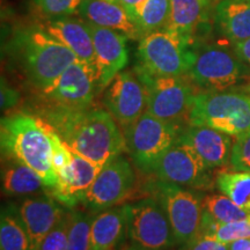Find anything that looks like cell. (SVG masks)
<instances>
[{
  "label": "cell",
  "mask_w": 250,
  "mask_h": 250,
  "mask_svg": "<svg viewBox=\"0 0 250 250\" xmlns=\"http://www.w3.org/2000/svg\"><path fill=\"white\" fill-rule=\"evenodd\" d=\"M48 121L72 151L102 167L126 151L116 120L103 109H56L48 114Z\"/></svg>",
  "instance_id": "obj_1"
},
{
  "label": "cell",
  "mask_w": 250,
  "mask_h": 250,
  "mask_svg": "<svg viewBox=\"0 0 250 250\" xmlns=\"http://www.w3.org/2000/svg\"><path fill=\"white\" fill-rule=\"evenodd\" d=\"M52 133L54 129L48 123L30 115L19 114L1 120L2 155L29 166L50 190L55 189L58 183L52 165Z\"/></svg>",
  "instance_id": "obj_2"
},
{
  "label": "cell",
  "mask_w": 250,
  "mask_h": 250,
  "mask_svg": "<svg viewBox=\"0 0 250 250\" xmlns=\"http://www.w3.org/2000/svg\"><path fill=\"white\" fill-rule=\"evenodd\" d=\"M13 46L24 76L41 92L78 61L70 49L41 27L20 31Z\"/></svg>",
  "instance_id": "obj_3"
},
{
  "label": "cell",
  "mask_w": 250,
  "mask_h": 250,
  "mask_svg": "<svg viewBox=\"0 0 250 250\" xmlns=\"http://www.w3.org/2000/svg\"><path fill=\"white\" fill-rule=\"evenodd\" d=\"M188 123L239 138L250 132V95L225 90L197 93Z\"/></svg>",
  "instance_id": "obj_4"
},
{
  "label": "cell",
  "mask_w": 250,
  "mask_h": 250,
  "mask_svg": "<svg viewBox=\"0 0 250 250\" xmlns=\"http://www.w3.org/2000/svg\"><path fill=\"white\" fill-rule=\"evenodd\" d=\"M250 73L232 48L203 44L192 48L189 76L192 83L208 92H224L239 85Z\"/></svg>",
  "instance_id": "obj_5"
},
{
  "label": "cell",
  "mask_w": 250,
  "mask_h": 250,
  "mask_svg": "<svg viewBox=\"0 0 250 250\" xmlns=\"http://www.w3.org/2000/svg\"><path fill=\"white\" fill-rule=\"evenodd\" d=\"M142 80L147 92V109L149 114L168 123L180 125L189 122L193 101L197 93L191 83L183 77H161L148 73L136 66L133 70Z\"/></svg>",
  "instance_id": "obj_6"
},
{
  "label": "cell",
  "mask_w": 250,
  "mask_h": 250,
  "mask_svg": "<svg viewBox=\"0 0 250 250\" xmlns=\"http://www.w3.org/2000/svg\"><path fill=\"white\" fill-rule=\"evenodd\" d=\"M182 129L145 111L124 129L126 152L140 169L151 171L155 161L179 142Z\"/></svg>",
  "instance_id": "obj_7"
},
{
  "label": "cell",
  "mask_w": 250,
  "mask_h": 250,
  "mask_svg": "<svg viewBox=\"0 0 250 250\" xmlns=\"http://www.w3.org/2000/svg\"><path fill=\"white\" fill-rule=\"evenodd\" d=\"M127 205V237L136 250H168L177 245L169 219L155 197Z\"/></svg>",
  "instance_id": "obj_8"
},
{
  "label": "cell",
  "mask_w": 250,
  "mask_h": 250,
  "mask_svg": "<svg viewBox=\"0 0 250 250\" xmlns=\"http://www.w3.org/2000/svg\"><path fill=\"white\" fill-rule=\"evenodd\" d=\"M137 52L139 66L154 76H187L191 65V46L167 29L144 36Z\"/></svg>",
  "instance_id": "obj_9"
},
{
  "label": "cell",
  "mask_w": 250,
  "mask_h": 250,
  "mask_svg": "<svg viewBox=\"0 0 250 250\" xmlns=\"http://www.w3.org/2000/svg\"><path fill=\"white\" fill-rule=\"evenodd\" d=\"M155 198L160 202L169 219L177 245H189L199 235L203 205L196 193L181 186L159 180L152 186Z\"/></svg>",
  "instance_id": "obj_10"
},
{
  "label": "cell",
  "mask_w": 250,
  "mask_h": 250,
  "mask_svg": "<svg viewBox=\"0 0 250 250\" xmlns=\"http://www.w3.org/2000/svg\"><path fill=\"white\" fill-rule=\"evenodd\" d=\"M136 175L130 161L123 155L105 164L100 170L83 202L93 213L120 205L132 191Z\"/></svg>",
  "instance_id": "obj_11"
},
{
  "label": "cell",
  "mask_w": 250,
  "mask_h": 250,
  "mask_svg": "<svg viewBox=\"0 0 250 250\" xmlns=\"http://www.w3.org/2000/svg\"><path fill=\"white\" fill-rule=\"evenodd\" d=\"M151 171L159 180L181 187L211 186L208 168L189 145L181 142L168 148L155 161Z\"/></svg>",
  "instance_id": "obj_12"
},
{
  "label": "cell",
  "mask_w": 250,
  "mask_h": 250,
  "mask_svg": "<svg viewBox=\"0 0 250 250\" xmlns=\"http://www.w3.org/2000/svg\"><path fill=\"white\" fill-rule=\"evenodd\" d=\"M96 86V72L77 61L42 93L57 105V109L83 110L92 104Z\"/></svg>",
  "instance_id": "obj_13"
},
{
  "label": "cell",
  "mask_w": 250,
  "mask_h": 250,
  "mask_svg": "<svg viewBox=\"0 0 250 250\" xmlns=\"http://www.w3.org/2000/svg\"><path fill=\"white\" fill-rule=\"evenodd\" d=\"M103 102L123 129L147 109V92L136 72L122 71L107 86Z\"/></svg>",
  "instance_id": "obj_14"
},
{
  "label": "cell",
  "mask_w": 250,
  "mask_h": 250,
  "mask_svg": "<svg viewBox=\"0 0 250 250\" xmlns=\"http://www.w3.org/2000/svg\"><path fill=\"white\" fill-rule=\"evenodd\" d=\"M86 21V20H85ZM93 37L96 59L98 87L107 88L112 79L123 71L129 62L127 37L110 28L86 21Z\"/></svg>",
  "instance_id": "obj_15"
},
{
  "label": "cell",
  "mask_w": 250,
  "mask_h": 250,
  "mask_svg": "<svg viewBox=\"0 0 250 250\" xmlns=\"http://www.w3.org/2000/svg\"><path fill=\"white\" fill-rule=\"evenodd\" d=\"M101 168L102 166L72 151L70 162L57 173L58 183L51 190L52 195L64 205L73 208L83 202V196L92 187Z\"/></svg>",
  "instance_id": "obj_16"
},
{
  "label": "cell",
  "mask_w": 250,
  "mask_h": 250,
  "mask_svg": "<svg viewBox=\"0 0 250 250\" xmlns=\"http://www.w3.org/2000/svg\"><path fill=\"white\" fill-rule=\"evenodd\" d=\"M179 142L189 145L208 169L221 167L230 161L233 137L221 131L189 124L181 131Z\"/></svg>",
  "instance_id": "obj_17"
},
{
  "label": "cell",
  "mask_w": 250,
  "mask_h": 250,
  "mask_svg": "<svg viewBox=\"0 0 250 250\" xmlns=\"http://www.w3.org/2000/svg\"><path fill=\"white\" fill-rule=\"evenodd\" d=\"M41 28L70 49L76 55L78 61L96 72L93 37L85 20L57 17L51 20H46L44 23L41 24Z\"/></svg>",
  "instance_id": "obj_18"
},
{
  "label": "cell",
  "mask_w": 250,
  "mask_h": 250,
  "mask_svg": "<svg viewBox=\"0 0 250 250\" xmlns=\"http://www.w3.org/2000/svg\"><path fill=\"white\" fill-rule=\"evenodd\" d=\"M19 210L26 225L34 250L40 249L43 239L66 213L54 199L43 195L30 196L23 199Z\"/></svg>",
  "instance_id": "obj_19"
},
{
  "label": "cell",
  "mask_w": 250,
  "mask_h": 250,
  "mask_svg": "<svg viewBox=\"0 0 250 250\" xmlns=\"http://www.w3.org/2000/svg\"><path fill=\"white\" fill-rule=\"evenodd\" d=\"M86 21L110 28L131 40H142L143 31L121 5L111 0H83L78 9Z\"/></svg>",
  "instance_id": "obj_20"
},
{
  "label": "cell",
  "mask_w": 250,
  "mask_h": 250,
  "mask_svg": "<svg viewBox=\"0 0 250 250\" xmlns=\"http://www.w3.org/2000/svg\"><path fill=\"white\" fill-rule=\"evenodd\" d=\"M208 18V0H170V15L166 29L191 48L196 35Z\"/></svg>",
  "instance_id": "obj_21"
},
{
  "label": "cell",
  "mask_w": 250,
  "mask_h": 250,
  "mask_svg": "<svg viewBox=\"0 0 250 250\" xmlns=\"http://www.w3.org/2000/svg\"><path fill=\"white\" fill-rule=\"evenodd\" d=\"M127 234V205L114 206L96 214L92 225L90 250H115Z\"/></svg>",
  "instance_id": "obj_22"
},
{
  "label": "cell",
  "mask_w": 250,
  "mask_h": 250,
  "mask_svg": "<svg viewBox=\"0 0 250 250\" xmlns=\"http://www.w3.org/2000/svg\"><path fill=\"white\" fill-rule=\"evenodd\" d=\"M215 29L236 43L250 37V0H220L213 13Z\"/></svg>",
  "instance_id": "obj_23"
},
{
  "label": "cell",
  "mask_w": 250,
  "mask_h": 250,
  "mask_svg": "<svg viewBox=\"0 0 250 250\" xmlns=\"http://www.w3.org/2000/svg\"><path fill=\"white\" fill-rule=\"evenodd\" d=\"M1 170L2 191L12 196H31L46 186L35 170L17 159L7 158Z\"/></svg>",
  "instance_id": "obj_24"
},
{
  "label": "cell",
  "mask_w": 250,
  "mask_h": 250,
  "mask_svg": "<svg viewBox=\"0 0 250 250\" xmlns=\"http://www.w3.org/2000/svg\"><path fill=\"white\" fill-rule=\"evenodd\" d=\"M0 250H34L20 210L14 204H7L1 208Z\"/></svg>",
  "instance_id": "obj_25"
},
{
  "label": "cell",
  "mask_w": 250,
  "mask_h": 250,
  "mask_svg": "<svg viewBox=\"0 0 250 250\" xmlns=\"http://www.w3.org/2000/svg\"><path fill=\"white\" fill-rule=\"evenodd\" d=\"M215 184L223 195L250 212V171L223 170L218 173Z\"/></svg>",
  "instance_id": "obj_26"
},
{
  "label": "cell",
  "mask_w": 250,
  "mask_h": 250,
  "mask_svg": "<svg viewBox=\"0 0 250 250\" xmlns=\"http://www.w3.org/2000/svg\"><path fill=\"white\" fill-rule=\"evenodd\" d=\"M199 235L212 236L224 243L250 237V217L234 223L221 224L214 220L210 214L203 211L202 226Z\"/></svg>",
  "instance_id": "obj_27"
},
{
  "label": "cell",
  "mask_w": 250,
  "mask_h": 250,
  "mask_svg": "<svg viewBox=\"0 0 250 250\" xmlns=\"http://www.w3.org/2000/svg\"><path fill=\"white\" fill-rule=\"evenodd\" d=\"M170 15V0H146L134 15L144 36L167 27Z\"/></svg>",
  "instance_id": "obj_28"
},
{
  "label": "cell",
  "mask_w": 250,
  "mask_h": 250,
  "mask_svg": "<svg viewBox=\"0 0 250 250\" xmlns=\"http://www.w3.org/2000/svg\"><path fill=\"white\" fill-rule=\"evenodd\" d=\"M203 211L221 224L234 223L250 217V212L243 210L225 195L206 196L202 202Z\"/></svg>",
  "instance_id": "obj_29"
},
{
  "label": "cell",
  "mask_w": 250,
  "mask_h": 250,
  "mask_svg": "<svg viewBox=\"0 0 250 250\" xmlns=\"http://www.w3.org/2000/svg\"><path fill=\"white\" fill-rule=\"evenodd\" d=\"M95 215L93 212H70L67 250H90V234Z\"/></svg>",
  "instance_id": "obj_30"
},
{
  "label": "cell",
  "mask_w": 250,
  "mask_h": 250,
  "mask_svg": "<svg viewBox=\"0 0 250 250\" xmlns=\"http://www.w3.org/2000/svg\"><path fill=\"white\" fill-rule=\"evenodd\" d=\"M43 14L51 18L68 17L76 13L83 0H33Z\"/></svg>",
  "instance_id": "obj_31"
},
{
  "label": "cell",
  "mask_w": 250,
  "mask_h": 250,
  "mask_svg": "<svg viewBox=\"0 0 250 250\" xmlns=\"http://www.w3.org/2000/svg\"><path fill=\"white\" fill-rule=\"evenodd\" d=\"M70 213H65L57 225L48 233L39 250H67V233Z\"/></svg>",
  "instance_id": "obj_32"
},
{
  "label": "cell",
  "mask_w": 250,
  "mask_h": 250,
  "mask_svg": "<svg viewBox=\"0 0 250 250\" xmlns=\"http://www.w3.org/2000/svg\"><path fill=\"white\" fill-rule=\"evenodd\" d=\"M235 139L230 154V167L234 170L250 171V132Z\"/></svg>",
  "instance_id": "obj_33"
},
{
  "label": "cell",
  "mask_w": 250,
  "mask_h": 250,
  "mask_svg": "<svg viewBox=\"0 0 250 250\" xmlns=\"http://www.w3.org/2000/svg\"><path fill=\"white\" fill-rule=\"evenodd\" d=\"M188 250H229V246L212 236L198 235L188 245Z\"/></svg>",
  "instance_id": "obj_34"
},
{
  "label": "cell",
  "mask_w": 250,
  "mask_h": 250,
  "mask_svg": "<svg viewBox=\"0 0 250 250\" xmlns=\"http://www.w3.org/2000/svg\"><path fill=\"white\" fill-rule=\"evenodd\" d=\"M19 101V93L12 88L7 83L1 79V110H8L13 108Z\"/></svg>",
  "instance_id": "obj_35"
},
{
  "label": "cell",
  "mask_w": 250,
  "mask_h": 250,
  "mask_svg": "<svg viewBox=\"0 0 250 250\" xmlns=\"http://www.w3.org/2000/svg\"><path fill=\"white\" fill-rule=\"evenodd\" d=\"M232 46L239 58L245 62L250 71V37L240 42L232 43Z\"/></svg>",
  "instance_id": "obj_36"
},
{
  "label": "cell",
  "mask_w": 250,
  "mask_h": 250,
  "mask_svg": "<svg viewBox=\"0 0 250 250\" xmlns=\"http://www.w3.org/2000/svg\"><path fill=\"white\" fill-rule=\"evenodd\" d=\"M111 1L121 5L127 12V14L134 20V15H136L138 9L142 7V5L146 0H111Z\"/></svg>",
  "instance_id": "obj_37"
},
{
  "label": "cell",
  "mask_w": 250,
  "mask_h": 250,
  "mask_svg": "<svg viewBox=\"0 0 250 250\" xmlns=\"http://www.w3.org/2000/svg\"><path fill=\"white\" fill-rule=\"evenodd\" d=\"M122 250H136V249H133V248H132V247H130L129 245H127L126 247H124V248H123V249H122Z\"/></svg>",
  "instance_id": "obj_38"
}]
</instances>
